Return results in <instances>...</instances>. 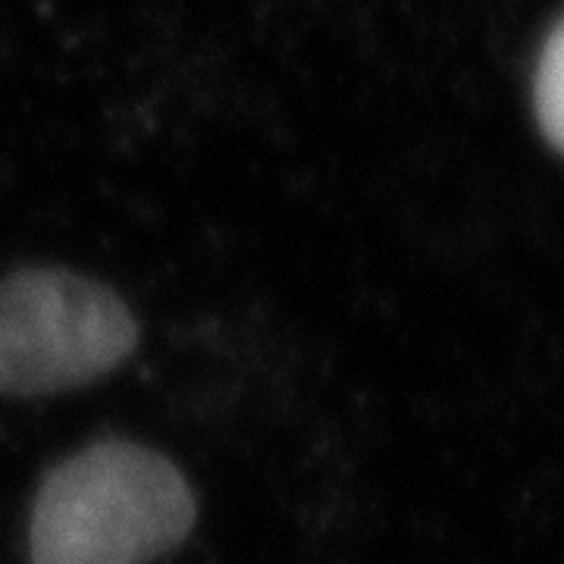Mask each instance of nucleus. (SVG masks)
I'll return each mask as SVG.
<instances>
[{"label":"nucleus","instance_id":"f257e3e1","mask_svg":"<svg viewBox=\"0 0 564 564\" xmlns=\"http://www.w3.org/2000/svg\"><path fill=\"white\" fill-rule=\"evenodd\" d=\"M195 527V492L163 455L104 440L61 462L32 508V564H151Z\"/></svg>","mask_w":564,"mask_h":564},{"label":"nucleus","instance_id":"f03ea898","mask_svg":"<svg viewBox=\"0 0 564 564\" xmlns=\"http://www.w3.org/2000/svg\"><path fill=\"white\" fill-rule=\"evenodd\" d=\"M139 343L120 295L66 270L0 280V392L51 395L117 370Z\"/></svg>","mask_w":564,"mask_h":564},{"label":"nucleus","instance_id":"7ed1b4c3","mask_svg":"<svg viewBox=\"0 0 564 564\" xmlns=\"http://www.w3.org/2000/svg\"><path fill=\"white\" fill-rule=\"evenodd\" d=\"M536 113L545 139L564 151V22L545 41L543 61L536 69Z\"/></svg>","mask_w":564,"mask_h":564}]
</instances>
